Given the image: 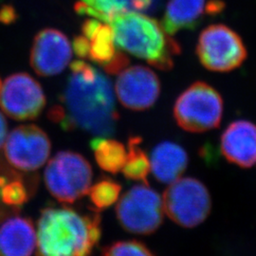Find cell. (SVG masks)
I'll return each instance as SVG.
<instances>
[{"mask_svg": "<svg viewBox=\"0 0 256 256\" xmlns=\"http://www.w3.org/2000/svg\"><path fill=\"white\" fill-rule=\"evenodd\" d=\"M70 70L61 104L50 110L48 119L64 131L81 130L96 137H110L119 120L111 82L84 61H74Z\"/></svg>", "mask_w": 256, "mask_h": 256, "instance_id": "6da1fadb", "label": "cell"}, {"mask_svg": "<svg viewBox=\"0 0 256 256\" xmlns=\"http://www.w3.org/2000/svg\"><path fill=\"white\" fill-rule=\"evenodd\" d=\"M101 238L99 212L46 207L37 221L36 256H92Z\"/></svg>", "mask_w": 256, "mask_h": 256, "instance_id": "7a4b0ae2", "label": "cell"}, {"mask_svg": "<svg viewBox=\"0 0 256 256\" xmlns=\"http://www.w3.org/2000/svg\"><path fill=\"white\" fill-rule=\"evenodd\" d=\"M108 24L112 28L116 46L160 70H170L174 56L182 52L162 24L146 14L122 12L112 16Z\"/></svg>", "mask_w": 256, "mask_h": 256, "instance_id": "3957f363", "label": "cell"}, {"mask_svg": "<svg viewBox=\"0 0 256 256\" xmlns=\"http://www.w3.org/2000/svg\"><path fill=\"white\" fill-rule=\"evenodd\" d=\"M92 176V165L84 156L74 151H60L48 162L44 182L57 202L72 204L88 194Z\"/></svg>", "mask_w": 256, "mask_h": 256, "instance_id": "277c9868", "label": "cell"}, {"mask_svg": "<svg viewBox=\"0 0 256 256\" xmlns=\"http://www.w3.org/2000/svg\"><path fill=\"white\" fill-rule=\"evenodd\" d=\"M174 118L180 128L191 133H203L220 128L223 100L210 84L196 82L174 102Z\"/></svg>", "mask_w": 256, "mask_h": 256, "instance_id": "5b68a950", "label": "cell"}, {"mask_svg": "<svg viewBox=\"0 0 256 256\" xmlns=\"http://www.w3.org/2000/svg\"><path fill=\"white\" fill-rule=\"evenodd\" d=\"M117 202V220L128 232L140 236L152 234L164 223L162 198L148 183L133 186Z\"/></svg>", "mask_w": 256, "mask_h": 256, "instance_id": "8992f818", "label": "cell"}, {"mask_svg": "<svg viewBox=\"0 0 256 256\" xmlns=\"http://www.w3.org/2000/svg\"><path fill=\"white\" fill-rule=\"evenodd\" d=\"M164 212L183 228H194L208 218L212 198L204 183L194 178H180L170 183L162 196Z\"/></svg>", "mask_w": 256, "mask_h": 256, "instance_id": "52a82bcc", "label": "cell"}, {"mask_svg": "<svg viewBox=\"0 0 256 256\" xmlns=\"http://www.w3.org/2000/svg\"><path fill=\"white\" fill-rule=\"evenodd\" d=\"M196 54L202 66L210 72H229L247 59V48L234 30L223 24L204 28L198 37Z\"/></svg>", "mask_w": 256, "mask_h": 256, "instance_id": "ba28073f", "label": "cell"}, {"mask_svg": "<svg viewBox=\"0 0 256 256\" xmlns=\"http://www.w3.org/2000/svg\"><path fill=\"white\" fill-rule=\"evenodd\" d=\"M52 151L46 132L34 124L20 126L10 131L4 144L10 164L22 172H34L45 164Z\"/></svg>", "mask_w": 256, "mask_h": 256, "instance_id": "9c48e42d", "label": "cell"}, {"mask_svg": "<svg viewBox=\"0 0 256 256\" xmlns=\"http://www.w3.org/2000/svg\"><path fill=\"white\" fill-rule=\"evenodd\" d=\"M46 104L45 93L41 84L30 74H12L2 84L0 108L12 119H37L45 108Z\"/></svg>", "mask_w": 256, "mask_h": 256, "instance_id": "30bf717a", "label": "cell"}, {"mask_svg": "<svg viewBox=\"0 0 256 256\" xmlns=\"http://www.w3.org/2000/svg\"><path fill=\"white\" fill-rule=\"evenodd\" d=\"M115 92L126 108L144 111L152 108L158 101L160 82L152 70L138 64L126 68L118 74Z\"/></svg>", "mask_w": 256, "mask_h": 256, "instance_id": "8fae6325", "label": "cell"}, {"mask_svg": "<svg viewBox=\"0 0 256 256\" xmlns=\"http://www.w3.org/2000/svg\"><path fill=\"white\" fill-rule=\"evenodd\" d=\"M72 48L62 32L44 28L34 39L30 62L32 70L43 77L61 74L70 64Z\"/></svg>", "mask_w": 256, "mask_h": 256, "instance_id": "7c38bea8", "label": "cell"}, {"mask_svg": "<svg viewBox=\"0 0 256 256\" xmlns=\"http://www.w3.org/2000/svg\"><path fill=\"white\" fill-rule=\"evenodd\" d=\"M220 148L225 158L242 168L256 165V124L238 120L228 126L220 138Z\"/></svg>", "mask_w": 256, "mask_h": 256, "instance_id": "4fadbf2b", "label": "cell"}, {"mask_svg": "<svg viewBox=\"0 0 256 256\" xmlns=\"http://www.w3.org/2000/svg\"><path fill=\"white\" fill-rule=\"evenodd\" d=\"M36 247L32 221L14 216L0 225V256H30Z\"/></svg>", "mask_w": 256, "mask_h": 256, "instance_id": "5bb4252c", "label": "cell"}, {"mask_svg": "<svg viewBox=\"0 0 256 256\" xmlns=\"http://www.w3.org/2000/svg\"><path fill=\"white\" fill-rule=\"evenodd\" d=\"M189 164L186 150L173 142H162L150 156L151 173L160 183L170 184L182 178Z\"/></svg>", "mask_w": 256, "mask_h": 256, "instance_id": "9a60e30c", "label": "cell"}, {"mask_svg": "<svg viewBox=\"0 0 256 256\" xmlns=\"http://www.w3.org/2000/svg\"><path fill=\"white\" fill-rule=\"evenodd\" d=\"M160 0H82L75 4L78 14L88 16L108 23L115 14L134 10L138 12H153L160 7Z\"/></svg>", "mask_w": 256, "mask_h": 256, "instance_id": "2e32d148", "label": "cell"}, {"mask_svg": "<svg viewBox=\"0 0 256 256\" xmlns=\"http://www.w3.org/2000/svg\"><path fill=\"white\" fill-rule=\"evenodd\" d=\"M208 0H169L162 26L167 34L173 36L180 30L198 26L204 14Z\"/></svg>", "mask_w": 256, "mask_h": 256, "instance_id": "e0dca14e", "label": "cell"}, {"mask_svg": "<svg viewBox=\"0 0 256 256\" xmlns=\"http://www.w3.org/2000/svg\"><path fill=\"white\" fill-rule=\"evenodd\" d=\"M82 34L88 39V59L104 68L119 52L116 50L114 34L110 24L98 19H86L82 22Z\"/></svg>", "mask_w": 256, "mask_h": 256, "instance_id": "ac0fdd59", "label": "cell"}, {"mask_svg": "<svg viewBox=\"0 0 256 256\" xmlns=\"http://www.w3.org/2000/svg\"><path fill=\"white\" fill-rule=\"evenodd\" d=\"M95 160L102 171L118 174L124 168L128 149L116 140L110 137H95L90 142Z\"/></svg>", "mask_w": 256, "mask_h": 256, "instance_id": "d6986e66", "label": "cell"}, {"mask_svg": "<svg viewBox=\"0 0 256 256\" xmlns=\"http://www.w3.org/2000/svg\"><path fill=\"white\" fill-rule=\"evenodd\" d=\"M32 186H27L25 178L16 172L0 174V203L10 209L21 208L30 200Z\"/></svg>", "mask_w": 256, "mask_h": 256, "instance_id": "ffe728a7", "label": "cell"}, {"mask_svg": "<svg viewBox=\"0 0 256 256\" xmlns=\"http://www.w3.org/2000/svg\"><path fill=\"white\" fill-rule=\"evenodd\" d=\"M140 144L142 138L138 136L129 138L128 156L122 172L129 180L147 183V176L151 172L150 158L140 147Z\"/></svg>", "mask_w": 256, "mask_h": 256, "instance_id": "44dd1931", "label": "cell"}, {"mask_svg": "<svg viewBox=\"0 0 256 256\" xmlns=\"http://www.w3.org/2000/svg\"><path fill=\"white\" fill-rule=\"evenodd\" d=\"M122 185L116 180L104 176L90 186L88 194L92 210L97 212L106 210L119 200Z\"/></svg>", "mask_w": 256, "mask_h": 256, "instance_id": "7402d4cb", "label": "cell"}, {"mask_svg": "<svg viewBox=\"0 0 256 256\" xmlns=\"http://www.w3.org/2000/svg\"><path fill=\"white\" fill-rule=\"evenodd\" d=\"M102 256H156L140 241L120 240L102 248Z\"/></svg>", "mask_w": 256, "mask_h": 256, "instance_id": "603a6c76", "label": "cell"}, {"mask_svg": "<svg viewBox=\"0 0 256 256\" xmlns=\"http://www.w3.org/2000/svg\"><path fill=\"white\" fill-rule=\"evenodd\" d=\"M129 64V59L128 56L122 52H118L115 58L108 64L104 70L108 74H119L122 72Z\"/></svg>", "mask_w": 256, "mask_h": 256, "instance_id": "cb8c5ba5", "label": "cell"}, {"mask_svg": "<svg viewBox=\"0 0 256 256\" xmlns=\"http://www.w3.org/2000/svg\"><path fill=\"white\" fill-rule=\"evenodd\" d=\"M72 48H74L75 54L79 58L88 59V39L84 36H78L74 38L72 42Z\"/></svg>", "mask_w": 256, "mask_h": 256, "instance_id": "d4e9b609", "label": "cell"}, {"mask_svg": "<svg viewBox=\"0 0 256 256\" xmlns=\"http://www.w3.org/2000/svg\"><path fill=\"white\" fill-rule=\"evenodd\" d=\"M18 19V12L12 5H3L0 8V24L10 25Z\"/></svg>", "mask_w": 256, "mask_h": 256, "instance_id": "484cf974", "label": "cell"}, {"mask_svg": "<svg viewBox=\"0 0 256 256\" xmlns=\"http://www.w3.org/2000/svg\"><path fill=\"white\" fill-rule=\"evenodd\" d=\"M225 9V3L222 0H208L206 6L207 16H218Z\"/></svg>", "mask_w": 256, "mask_h": 256, "instance_id": "4316f807", "label": "cell"}, {"mask_svg": "<svg viewBox=\"0 0 256 256\" xmlns=\"http://www.w3.org/2000/svg\"><path fill=\"white\" fill-rule=\"evenodd\" d=\"M8 133V124L5 119V116L0 112V149L4 146L6 138Z\"/></svg>", "mask_w": 256, "mask_h": 256, "instance_id": "83f0119b", "label": "cell"}, {"mask_svg": "<svg viewBox=\"0 0 256 256\" xmlns=\"http://www.w3.org/2000/svg\"><path fill=\"white\" fill-rule=\"evenodd\" d=\"M1 88H2V81L0 79V92H1Z\"/></svg>", "mask_w": 256, "mask_h": 256, "instance_id": "f1b7e54d", "label": "cell"}]
</instances>
